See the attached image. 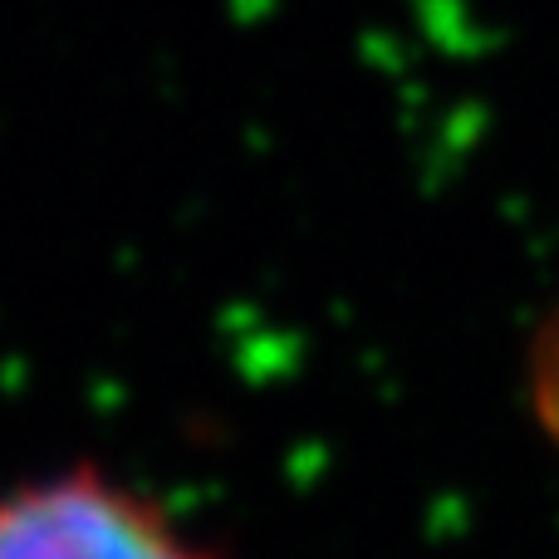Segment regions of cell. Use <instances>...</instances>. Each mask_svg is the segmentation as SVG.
Returning a JSON list of instances; mask_svg holds the SVG:
<instances>
[{"instance_id": "7a4b0ae2", "label": "cell", "mask_w": 559, "mask_h": 559, "mask_svg": "<svg viewBox=\"0 0 559 559\" xmlns=\"http://www.w3.org/2000/svg\"><path fill=\"white\" fill-rule=\"evenodd\" d=\"M531 403L540 427L550 432V442L559 447V309L550 314V324L540 329L531 354Z\"/></svg>"}, {"instance_id": "6da1fadb", "label": "cell", "mask_w": 559, "mask_h": 559, "mask_svg": "<svg viewBox=\"0 0 559 559\" xmlns=\"http://www.w3.org/2000/svg\"><path fill=\"white\" fill-rule=\"evenodd\" d=\"M0 559H216L147 496L94 466L39 476L0 496Z\"/></svg>"}]
</instances>
